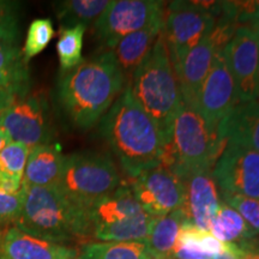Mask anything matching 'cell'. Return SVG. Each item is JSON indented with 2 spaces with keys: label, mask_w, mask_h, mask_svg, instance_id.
Returning a JSON list of instances; mask_svg holds the SVG:
<instances>
[{
  "label": "cell",
  "mask_w": 259,
  "mask_h": 259,
  "mask_svg": "<svg viewBox=\"0 0 259 259\" xmlns=\"http://www.w3.org/2000/svg\"><path fill=\"white\" fill-rule=\"evenodd\" d=\"M145 241H94L80 248V259H148Z\"/></svg>",
  "instance_id": "d4e9b609"
},
{
  "label": "cell",
  "mask_w": 259,
  "mask_h": 259,
  "mask_svg": "<svg viewBox=\"0 0 259 259\" xmlns=\"http://www.w3.org/2000/svg\"><path fill=\"white\" fill-rule=\"evenodd\" d=\"M210 233L223 244H232L245 239L255 238L240 213L226 203H221L218 213L212 219Z\"/></svg>",
  "instance_id": "484cf974"
},
{
  "label": "cell",
  "mask_w": 259,
  "mask_h": 259,
  "mask_svg": "<svg viewBox=\"0 0 259 259\" xmlns=\"http://www.w3.org/2000/svg\"><path fill=\"white\" fill-rule=\"evenodd\" d=\"M252 29H253V31L255 32V35H257V37H258V41H259V22L258 23H255L253 27H251Z\"/></svg>",
  "instance_id": "d590c367"
},
{
  "label": "cell",
  "mask_w": 259,
  "mask_h": 259,
  "mask_svg": "<svg viewBox=\"0 0 259 259\" xmlns=\"http://www.w3.org/2000/svg\"><path fill=\"white\" fill-rule=\"evenodd\" d=\"M0 254L5 259H73L76 248L37 238L12 226L3 233Z\"/></svg>",
  "instance_id": "e0dca14e"
},
{
  "label": "cell",
  "mask_w": 259,
  "mask_h": 259,
  "mask_svg": "<svg viewBox=\"0 0 259 259\" xmlns=\"http://www.w3.org/2000/svg\"><path fill=\"white\" fill-rule=\"evenodd\" d=\"M227 65L235 82L238 102L259 99V41L253 29L240 25L223 50Z\"/></svg>",
  "instance_id": "4fadbf2b"
},
{
  "label": "cell",
  "mask_w": 259,
  "mask_h": 259,
  "mask_svg": "<svg viewBox=\"0 0 259 259\" xmlns=\"http://www.w3.org/2000/svg\"><path fill=\"white\" fill-rule=\"evenodd\" d=\"M0 119H2V114H0Z\"/></svg>",
  "instance_id": "7bdbcfd3"
},
{
  "label": "cell",
  "mask_w": 259,
  "mask_h": 259,
  "mask_svg": "<svg viewBox=\"0 0 259 259\" xmlns=\"http://www.w3.org/2000/svg\"><path fill=\"white\" fill-rule=\"evenodd\" d=\"M227 205L236 210L245 222L253 236L259 234V199L239 194H222Z\"/></svg>",
  "instance_id": "f546056e"
},
{
  "label": "cell",
  "mask_w": 259,
  "mask_h": 259,
  "mask_svg": "<svg viewBox=\"0 0 259 259\" xmlns=\"http://www.w3.org/2000/svg\"><path fill=\"white\" fill-rule=\"evenodd\" d=\"M128 186L142 208L153 218L180 209L185 200V183L161 164L131 178Z\"/></svg>",
  "instance_id": "30bf717a"
},
{
  "label": "cell",
  "mask_w": 259,
  "mask_h": 259,
  "mask_svg": "<svg viewBox=\"0 0 259 259\" xmlns=\"http://www.w3.org/2000/svg\"><path fill=\"white\" fill-rule=\"evenodd\" d=\"M100 132L131 178L161 164L166 138L128 85L101 119Z\"/></svg>",
  "instance_id": "7a4b0ae2"
},
{
  "label": "cell",
  "mask_w": 259,
  "mask_h": 259,
  "mask_svg": "<svg viewBox=\"0 0 259 259\" xmlns=\"http://www.w3.org/2000/svg\"><path fill=\"white\" fill-rule=\"evenodd\" d=\"M2 239H3V233L0 232V245H2Z\"/></svg>",
  "instance_id": "74e56055"
},
{
  "label": "cell",
  "mask_w": 259,
  "mask_h": 259,
  "mask_svg": "<svg viewBox=\"0 0 259 259\" xmlns=\"http://www.w3.org/2000/svg\"><path fill=\"white\" fill-rule=\"evenodd\" d=\"M222 147L218 132L206 124L198 111L181 105L164 145L161 166L185 181L202 171H211Z\"/></svg>",
  "instance_id": "5b68a950"
},
{
  "label": "cell",
  "mask_w": 259,
  "mask_h": 259,
  "mask_svg": "<svg viewBox=\"0 0 259 259\" xmlns=\"http://www.w3.org/2000/svg\"><path fill=\"white\" fill-rule=\"evenodd\" d=\"M128 87L142 108L161 128L167 143L183 100L163 29L148 56L132 72Z\"/></svg>",
  "instance_id": "277c9868"
},
{
  "label": "cell",
  "mask_w": 259,
  "mask_h": 259,
  "mask_svg": "<svg viewBox=\"0 0 259 259\" xmlns=\"http://www.w3.org/2000/svg\"><path fill=\"white\" fill-rule=\"evenodd\" d=\"M54 36L53 23L50 18H37L31 22L28 29L27 38L23 47V58L25 63L40 54L46 48Z\"/></svg>",
  "instance_id": "83f0119b"
},
{
  "label": "cell",
  "mask_w": 259,
  "mask_h": 259,
  "mask_svg": "<svg viewBox=\"0 0 259 259\" xmlns=\"http://www.w3.org/2000/svg\"><path fill=\"white\" fill-rule=\"evenodd\" d=\"M85 30L87 28L84 25L60 29L59 40L57 42V52L63 72L74 69L83 61L82 50Z\"/></svg>",
  "instance_id": "4316f807"
},
{
  "label": "cell",
  "mask_w": 259,
  "mask_h": 259,
  "mask_svg": "<svg viewBox=\"0 0 259 259\" xmlns=\"http://www.w3.org/2000/svg\"><path fill=\"white\" fill-rule=\"evenodd\" d=\"M0 126L8 132L12 142L29 149L50 144L52 126L48 106L40 95L19 97L2 114Z\"/></svg>",
  "instance_id": "7c38bea8"
},
{
  "label": "cell",
  "mask_w": 259,
  "mask_h": 259,
  "mask_svg": "<svg viewBox=\"0 0 259 259\" xmlns=\"http://www.w3.org/2000/svg\"><path fill=\"white\" fill-rule=\"evenodd\" d=\"M258 22H259V9H258V17H257V22H255V23H258ZM255 23H254V24H255ZM254 24H253V25H254ZM253 25H252V27H253ZM250 28H251V27H250Z\"/></svg>",
  "instance_id": "8d00e7d4"
},
{
  "label": "cell",
  "mask_w": 259,
  "mask_h": 259,
  "mask_svg": "<svg viewBox=\"0 0 259 259\" xmlns=\"http://www.w3.org/2000/svg\"><path fill=\"white\" fill-rule=\"evenodd\" d=\"M164 18L157 19L141 30H137L122 37L114 47V56L122 72L132 71L143 61L154 47L158 35L163 29Z\"/></svg>",
  "instance_id": "ffe728a7"
},
{
  "label": "cell",
  "mask_w": 259,
  "mask_h": 259,
  "mask_svg": "<svg viewBox=\"0 0 259 259\" xmlns=\"http://www.w3.org/2000/svg\"><path fill=\"white\" fill-rule=\"evenodd\" d=\"M17 4L0 0V42L17 45L21 36Z\"/></svg>",
  "instance_id": "4dcf8cb0"
},
{
  "label": "cell",
  "mask_w": 259,
  "mask_h": 259,
  "mask_svg": "<svg viewBox=\"0 0 259 259\" xmlns=\"http://www.w3.org/2000/svg\"><path fill=\"white\" fill-rule=\"evenodd\" d=\"M89 216L93 236L99 241H143L156 219L142 208L128 185L97 200Z\"/></svg>",
  "instance_id": "8992f818"
},
{
  "label": "cell",
  "mask_w": 259,
  "mask_h": 259,
  "mask_svg": "<svg viewBox=\"0 0 259 259\" xmlns=\"http://www.w3.org/2000/svg\"><path fill=\"white\" fill-rule=\"evenodd\" d=\"M16 100H17V97L14 94L0 85V114H3Z\"/></svg>",
  "instance_id": "836d02e7"
},
{
  "label": "cell",
  "mask_w": 259,
  "mask_h": 259,
  "mask_svg": "<svg viewBox=\"0 0 259 259\" xmlns=\"http://www.w3.org/2000/svg\"><path fill=\"white\" fill-rule=\"evenodd\" d=\"M29 151L30 149L27 145L17 142H10L0 151V173L23 180Z\"/></svg>",
  "instance_id": "f1b7e54d"
},
{
  "label": "cell",
  "mask_w": 259,
  "mask_h": 259,
  "mask_svg": "<svg viewBox=\"0 0 259 259\" xmlns=\"http://www.w3.org/2000/svg\"><path fill=\"white\" fill-rule=\"evenodd\" d=\"M235 259H259V239H245L232 242Z\"/></svg>",
  "instance_id": "d6a6232c"
},
{
  "label": "cell",
  "mask_w": 259,
  "mask_h": 259,
  "mask_svg": "<svg viewBox=\"0 0 259 259\" xmlns=\"http://www.w3.org/2000/svg\"><path fill=\"white\" fill-rule=\"evenodd\" d=\"M238 103L235 82L227 65L223 51L216 52L210 72L198 97L197 111L213 131Z\"/></svg>",
  "instance_id": "5bb4252c"
},
{
  "label": "cell",
  "mask_w": 259,
  "mask_h": 259,
  "mask_svg": "<svg viewBox=\"0 0 259 259\" xmlns=\"http://www.w3.org/2000/svg\"><path fill=\"white\" fill-rule=\"evenodd\" d=\"M30 77L23 53L17 45L0 42V85L19 99L28 95Z\"/></svg>",
  "instance_id": "7402d4cb"
},
{
  "label": "cell",
  "mask_w": 259,
  "mask_h": 259,
  "mask_svg": "<svg viewBox=\"0 0 259 259\" xmlns=\"http://www.w3.org/2000/svg\"><path fill=\"white\" fill-rule=\"evenodd\" d=\"M215 54V44L210 32L187 53L176 72L183 103L196 111L200 90L211 69Z\"/></svg>",
  "instance_id": "2e32d148"
},
{
  "label": "cell",
  "mask_w": 259,
  "mask_h": 259,
  "mask_svg": "<svg viewBox=\"0 0 259 259\" xmlns=\"http://www.w3.org/2000/svg\"><path fill=\"white\" fill-rule=\"evenodd\" d=\"M185 183V200L181 206L187 221L203 232H210L212 219L218 213L220 200L219 187L213 180L211 171H202Z\"/></svg>",
  "instance_id": "9a60e30c"
},
{
  "label": "cell",
  "mask_w": 259,
  "mask_h": 259,
  "mask_svg": "<svg viewBox=\"0 0 259 259\" xmlns=\"http://www.w3.org/2000/svg\"><path fill=\"white\" fill-rule=\"evenodd\" d=\"M148 259H155V258H153V257H149Z\"/></svg>",
  "instance_id": "60d3db41"
},
{
  "label": "cell",
  "mask_w": 259,
  "mask_h": 259,
  "mask_svg": "<svg viewBox=\"0 0 259 259\" xmlns=\"http://www.w3.org/2000/svg\"><path fill=\"white\" fill-rule=\"evenodd\" d=\"M65 156L56 145L42 144L30 149L23 184L27 186H57Z\"/></svg>",
  "instance_id": "d6986e66"
},
{
  "label": "cell",
  "mask_w": 259,
  "mask_h": 259,
  "mask_svg": "<svg viewBox=\"0 0 259 259\" xmlns=\"http://www.w3.org/2000/svg\"><path fill=\"white\" fill-rule=\"evenodd\" d=\"M0 259H5V258H4V257H3V255H2V254H0Z\"/></svg>",
  "instance_id": "ab89813d"
},
{
  "label": "cell",
  "mask_w": 259,
  "mask_h": 259,
  "mask_svg": "<svg viewBox=\"0 0 259 259\" xmlns=\"http://www.w3.org/2000/svg\"><path fill=\"white\" fill-rule=\"evenodd\" d=\"M186 221L187 219L181 208L155 219L151 231L144 240L150 257L155 259L170 257L180 228Z\"/></svg>",
  "instance_id": "603a6c76"
},
{
  "label": "cell",
  "mask_w": 259,
  "mask_h": 259,
  "mask_svg": "<svg viewBox=\"0 0 259 259\" xmlns=\"http://www.w3.org/2000/svg\"><path fill=\"white\" fill-rule=\"evenodd\" d=\"M10 142H12V141H11V138H10L9 134L2 127V126H0V151H2L3 149H4L6 145L10 143Z\"/></svg>",
  "instance_id": "e575fe53"
},
{
  "label": "cell",
  "mask_w": 259,
  "mask_h": 259,
  "mask_svg": "<svg viewBox=\"0 0 259 259\" xmlns=\"http://www.w3.org/2000/svg\"><path fill=\"white\" fill-rule=\"evenodd\" d=\"M19 218L14 223L22 232L64 244L93 235L89 210L74 203L57 186H27Z\"/></svg>",
  "instance_id": "3957f363"
},
{
  "label": "cell",
  "mask_w": 259,
  "mask_h": 259,
  "mask_svg": "<svg viewBox=\"0 0 259 259\" xmlns=\"http://www.w3.org/2000/svg\"><path fill=\"white\" fill-rule=\"evenodd\" d=\"M215 21V16L199 2L170 3L164 17L163 34L176 72L187 53L211 32Z\"/></svg>",
  "instance_id": "ba28073f"
},
{
  "label": "cell",
  "mask_w": 259,
  "mask_h": 259,
  "mask_svg": "<svg viewBox=\"0 0 259 259\" xmlns=\"http://www.w3.org/2000/svg\"><path fill=\"white\" fill-rule=\"evenodd\" d=\"M164 18V3L155 0H116L94 24L95 34L107 47L114 48L122 37Z\"/></svg>",
  "instance_id": "9c48e42d"
},
{
  "label": "cell",
  "mask_w": 259,
  "mask_h": 259,
  "mask_svg": "<svg viewBox=\"0 0 259 259\" xmlns=\"http://www.w3.org/2000/svg\"><path fill=\"white\" fill-rule=\"evenodd\" d=\"M212 178L222 194L259 199V153L226 144L213 164Z\"/></svg>",
  "instance_id": "8fae6325"
},
{
  "label": "cell",
  "mask_w": 259,
  "mask_h": 259,
  "mask_svg": "<svg viewBox=\"0 0 259 259\" xmlns=\"http://www.w3.org/2000/svg\"><path fill=\"white\" fill-rule=\"evenodd\" d=\"M218 141L222 149L234 144L259 153V100L236 103L220 122Z\"/></svg>",
  "instance_id": "ac0fdd59"
},
{
  "label": "cell",
  "mask_w": 259,
  "mask_h": 259,
  "mask_svg": "<svg viewBox=\"0 0 259 259\" xmlns=\"http://www.w3.org/2000/svg\"><path fill=\"white\" fill-rule=\"evenodd\" d=\"M120 184L114 162L103 154L85 151L65 156L57 187L74 203L90 208Z\"/></svg>",
  "instance_id": "52a82bcc"
},
{
  "label": "cell",
  "mask_w": 259,
  "mask_h": 259,
  "mask_svg": "<svg viewBox=\"0 0 259 259\" xmlns=\"http://www.w3.org/2000/svg\"><path fill=\"white\" fill-rule=\"evenodd\" d=\"M24 189L18 193H8L0 187V221L15 223L23 206Z\"/></svg>",
  "instance_id": "1f68e13d"
},
{
  "label": "cell",
  "mask_w": 259,
  "mask_h": 259,
  "mask_svg": "<svg viewBox=\"0 0 259 259\" xmlns=\"http://www.w3.org/2000/svg\"><path fill=\"white\" fill-rule=\"evenodd\" d=\"M73 259H80V258H79V255H77V257L73 258Z\"/></svg>",
  "instance_id": "f35d334b"
},
{
  "label": "cell",
  "mask_w": 259,
  "mask_h": 259,
  "mask_svg": "<svg viewBox=\"0 0 259 259\" xmlns=\"http://www.w3.org/2000/svg\"><path fill=\"white\" fill-rule=\"evenodd\" d=\"M124 84L125 74L114 53L106 52L63 72L58 83V101L71 124L85 131L101 121Z\"/></svg>",
  "instance_id": "6da1fadb"
},
{
  "label": "cell",
  "mask_w": 259,
  "mask_h": 259,
  "mask_svg": "<svg viewBox=\"0 0 259 259\" xmlns=\"http://www.w3.org/2000/svg\"><path fill=\"white\" fill-rule=\"evenodd\" d=\"M258 80H259V70H258Z\"/></svg>",
  "instance_id": "b9f144b4"
},
{
  "label": "cell",
  "mask_w": 259,
  "mask_h": 259,
  "mask_svg": "<svg viewBox=\"0 0 259 259\" xmlns=\"http://www.w3.org/2000/svg\"><path fill=\"white\" fill-rule=\"evenodd\" d=\"M226 250L223 244L210 232H203L186 221L180 228L179 235L170 257L176 259H216Z\"/></svg>",
  "instance_id": "44dd1931"
},
{
  "label": "cell",
  "mask_w": 259,
  "mask_h": 259,
  "mask_svg": "<svg viewBox=\"0 0 259 259\" xmlns=\"http://www.w3.org/2000/svg\"><path fill=\"white\" fill-rule=\"evenodd\" d=\"M111 3V0H66L56 3L54 8L61 29L76 25H84L87 28L90 23L95 24Z\"/></svg>",
  "instance_id": "cb8c5ba5"
}]
</instances>
